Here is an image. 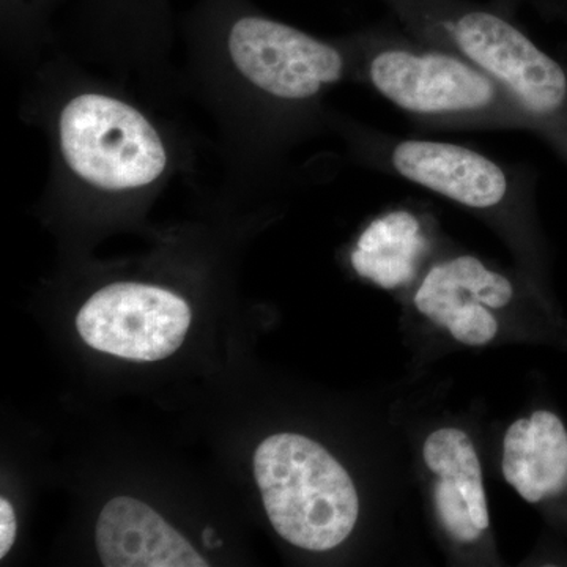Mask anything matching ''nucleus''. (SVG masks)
Masks as SVG:
<instances>
[{"label": "nucleus", "mask_w": 567, "mask_h": 567, "mask_svg": "<svg viewBox=\"0 0 567 567\" xmlns=\"http://www.w3.org/2000/svg\"><path fill=\"white\" fill-rule=\"evenodd\" d=\"M96 550L106 567H205L203 555L151 506L117 496L96 522Z\"/></svg>", "instance_id": "9"}, {"label": "nucleus", "mask_w": 567, "mask_h": 567, "mask_svg": "<svg viewBox=\"0 0 567 567\" xmlns=\"http://www.w3.org/2000/svg\"><path fill=\"white\" fill-rule=\"evenodd\" d=\"M423 458L435 477L432 499L440 524L456 543H477L491 527V516L472 439L462 429H436L425 439Z\"/></svg>", "instance_id": "8"}, {"label": "nucleus", "mask_w": 567, "mask_h": 567, "mask_svg": "<svg viewBox=\"0 0 567 567\" xmlns=\"http://www.w3.org/2000/svg\"><path fill=\"white\" fill-rule=\"evenodd\" d=\"M375 145L380 166L468 210L505 212L520 194L513 169L465 145L413 137H383Z\"/></svg>", "instance_id": "6"}, {"label": "nucleus", "mask_w": 567, "mask_h": 567, "mask_svg": "<svg viewBox=\"0 0 567 567\" xmlns=\"http://www.w3.org/2000/svg\"><path fill=\"white\" fill-rule=\"evenodd\" d=\"M503 476L532 505L567 488V429L557 413L536 410L514 421L503 439Z\"/></svg>", "instance_id": "10"}, {"label": "nucleus", "mask_w": 567, "mask_h": 567, "mask_svg": "<svg viewBox=\"0 0 567 567\" xmlns=\"http://www.w3.org/2000/svg\"><path fill=\"white\" fill-rule=\"evenodd\" d=\"M18 522L13 506L7 498H0V558H6L17 539Z\"/></svg>", "instance_id": "12"}, {"label": "nucleus", "mask_w": 567, "mask_h": 567, "mask_svg": "<svg viewBox=\"0 0 567 567\" xmlns=\"http://www.w3.org/2000/svg\"><path fill=\"white\" fill-rule=\"evenodd\" d=\"M514 284L475 256L432 265L413 303L420 315L468 347L491 344L498 334L496 311L514 300Z\"/></svg>", "instance_id": "7"}, {"label": "nucleus", "mask_w": 567, "mask_h": 567, "mask_svg": "<svg viewBox=\"0 0 567 567\" xmlns=\"http://www.w3.org/2000/svg\"><path fill=\"white\" fill-rule=\"evenodd\" d=\"M192 323L182 297L140 282H115L93 293L76 317L85 344L123 360L158 361L177 352Z\"/></svg>", "instance_id": "5"}, {"label": "nucleus", "mask_w": 567, "mask_h": 567, "mask_svg": "<svg viewBox=\"0 0 567 567\" xmlns=\"http://www.w3.org/2000/svg\"><path fill=\"white\" fill-rule=\"evenodd\" d=\"M363 51L364 80L415 121L440 128L529 130L505 89L457 52L395 35L369 37Z\"/></svg>", "instance_id": "1"}, {"label": "nucleus", "mask_w": 567, "mask_h": 567, "mask_svg": "<svg viewBox=\"0 0 567 567\" xmlns=\"http://www.w3.org/2000/svg\"><path fill=\"white\" fill-rule=\"evenodd\" d=\"M254 476L276 533L295 547L331 550L357 527L360 498L352 476L308 436L265 439L254 454Z\"/></svg>", "instance_id": "2"}, {"label": "nucleus", "mask_w": 567, "mask_h": 567, "mask_svg": "<svg viewBox=\"0 0 567 567\" xmlns=\"http://www.w3.org/2000/svg\"><path fill=\"white\" fill-rule=\"evenodd\" d=\"M427 249L416 216L393 212L369 224L358 238L350 260L361 278L383 289H398L415 279Z\"/></svg>", "instance_id": "11"}, {"label": "nucleus", "mask_w": 567, "mask_h": 567, "mask_svg": "<svg viewBox=\"0 0 567 567\" xmlns=\"http://www.w3.org/2000/svg\"><path fill=\"white\" fill-rule=\"evenodd\" d=\"M210 2L226 20V50L235 69L276 102L306 104L344 80L350 61L334 43L248 10L240 0Z\"/></svg>", "instance_id": "4"}, {"label": "nucleus", "mask_w": 567, "mask_h": 567, "mask_svg": "<svg viewBox=\"0 0 567 567\" xmlns=\"http://www.w3.org/2000/svg\"><path fill=\"white\" fill-rule=\"evenodd\" d=\"M6 2L9 10L14 9L20 13L32 14L43 9L47 0H6Z\"/></svg>", "instance_id": "13"}, {"label": "nucleus", "mask_w": 567, "mask_h": 567, "mask_svg": "<svg viewBox=\"0 0 567 567\" xmlns=\"http://www.w3.org/2000/svg\"><path fill=\"white\" fill-rule=\"evenodd\" d=\"M58 133L66 167L103 192L147 188L169 164V152L151 118L107 93L70 99L59 114Z\"/></svg>", "instance_id": "3"}]
</instances>
